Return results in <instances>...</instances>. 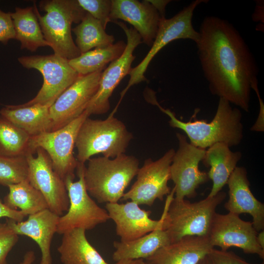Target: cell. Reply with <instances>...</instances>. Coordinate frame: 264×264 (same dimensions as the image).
Listing matches in <instances>:
<instances>
[{
  "label": "cell",
  "mask_w": 264,
  "mask_h": 264,
  "mask_svg": "<svg viewBox=\"0 0 264 264\" xmlns=\"http://www.w3.org/2000/svg\"><path fill=\"white\" fill-rule=\"evenodd\" d=\"M198 54L210 92L246 112L259 68L244 40L228 21L210 16L201 23Z\"/></svg>",
  "instance_id": "1"
},
{
  "label": "cell",
  "mask_w": 264,
  "mask_h": 264,
  "mask_svg": "<svg viewBox=\"0 0 264 264\" xmlns=\"http://www.w3.org/2000/svg\"><path fill=\"white\" fill-rule=\"evenodd\" d=\"M150 103L155 105L170 117L169 124L183 131L194 146L206 149L217 143H224L231 147L239 145L243 137L242 114L240 109L232 108L226 100L220 98L216 114L210 122L205 120L183 122L177 119L169 109H165L157 102L154 95L150 96Z\"/></svg>",
  "instance_id": "2"
},
{
  "label": "cell",
  "mask_w": 264,
  "mask_h": 264,
  "mask_svg": "<svg viewBox=\"0 0 264 264\" xmlns=\"http://www.w3.org/2000/svg\"><path fill=\"white\" fill-rule=\"evenodd\" d=\"M85 167L84 179L87 192L99 203H115L136 176L139 161L123 154L113 158H90Z\"/></svg>",
  "instance_id": "3"
},
{
  "label": "cell",
  "mask_w": 264,
  "mask_h": 264,
  "mask_svg": "<svg viewBox=\"0 0 264 264\" xmlns=\"http://www.w3.org/2000/svg\"><path fill=\"white\" fill-rule=\"evenodd\" d=\"M174 189L168 195L163 213V228L172 242L185 236L208 237L216 210L226 197L220 191L216 196L192 202L174 198Z\"/></svg>",
  "instance_id": "4"
},
{
  "label": "cell",
  "mask_w": 264,
  "mask_h": 264,
  "mask_svg": "<svg viewBox=\"0 0 264 264\" xmlns=\"http://www.w3.org/2000/svg\"><path fill=\"white\" fill-rule=\"evenodd\" d=\"M46 13L41 16L34 4L33 8L46 41L54 54L68 60L81 53L71 35L72 23H79L87 12L77 0H47L40 2Z\"/></svg>",
  "instance_id": "5"
},
{
  "label": "cell",
  "mask_w": 264,
  "mask_h": 264,
  "mask_svg": "<svg viewBox=\"0 0 264 264\" xmlns=\"http://www.w3.org/2000/svg\"><path fill=\"white\" fill-rule=\"evenodd\" d=\"M111 113L104 120L87 117L78 131L75 146L78 163L85 164L94 155L113 158L125 154L133 138L125 125Z\"/></svg>",
  "instance_id": "6"
},
{
  "label": "cell",
  "mask_w": 264,
  "mask_h": 264,
  "mask_svg": "<svg viewBox=\"0 0 264 264\" xmlns=\"http://www.w3.org/2000/svg\"><path fill=\"white\" fill-rule=\"evenodd\" d=\"M89 115L85 110L79 117L63 127L31 136L29 143L30 154L38 148L43 149L49 156L53 168L64 180L74 179L78 161L73 154V149L79 129Z\"/></svg>",
  "instance_id": "7"
},
{
  "label": "cell",
  "mask_w": 264,
  "mask_h": 264,
  "mask_svg": "<svg viewBox=\"0 0 264 264\" xmlns=\"http://www.w3.org/2000/svg\"><path fill=\"white\" fill-rule=\"evenodd\" d=\"M85 167V164L78 162L77 181H73L71 178L64 180L69 204L66 213L59 217L57 229L59 234L76 228L91 230L110 219L107 210L98 205L87 191L84 179Z\"/></svg>",
  "instance_id": "8"
},
{
  "label": "cell",
  "mask_w": 264,
  "mask_h": 264,
  "mask_svg": "<svg viewBox=\"0 0 264 264\" xmlns=\"http://www.w3.org/2000/svg\"><path fill=\"white\" fill-rule=\"evenodd\" d=\"M208 0H195L184 7L173 17L161 18L156 37L151 48L144 59L135 67L132 68L130 79L127 87L120 94V103L128 89L132 86L146 80L144 73L155 55L170 42L177 39H190L195 43L199 40V32L192 24L194 12L200 3Z\"/></svg>",
  "instance_id": "9"
},
{
  "label": "cell",
  "mask_w": 264,
  "mask_h": 264,
  "mask_svg": "<svg viewBox=\"0 0 264 264\" xmlns=\"http://www.w3.org/2000/svg\"><path fill=\"white\" fill-rule=\"evenodd\" d=\"M18 59L24 67L38 70L44 78L43 85L36 96L19 105L22 107L37 104L51 106L79 75L70 66L68 60L54 54L22 56Z\"/></svg>",
  "instance_id": "10"
},
{
  "label": "cell",
  "mask_w": 264,
  "mask_h": 264,
  "mask_svg": "<svg viewBox=\"0 0 264 264\" xmlns=\"http://www.w3.org/2000/svg\"><path fill=\"white\" fill-rule=\"evenodd\" d=\"M176 137L178 147L170 166V179L175 184L174 198L182 200L196 197L197 189L209 179L207 173L199 169L206 149L191 144L186 136L180 133H176Z\"/></svg>",
  "instance_id": "11"
},
{
  "label": "cell",
  "mask_w": 264,
  "mask_h": 264,
  "mask_svg": "<svg viewBox=\"0 0 264 264\" xmlns=\"http://www.w3.org/2000/svg\"><path fill=\"white\" fill-rule=\"evenodd\" d=\"M113 22L125 33L127 39L126 46L121 56L111 62L102 72L97 91L86 110L89 116L104 114L109 111L110 98L120 81L129 74L132 64L135 58L133 52L142 43L140 35L133 27L128 28L123 22Z\"/></svg>",
  "instance_id": "12"
},
{
  "label": "cell",
  "mask_w": 264,
  "mask_h": 264,
  "mask_svg": "<svg viewBox=\"0 0 264 264\" xmlns=\"http://www.w3.org/2000/svg\"><path fill=\"white\" fill-rule=\"evenodd\" d=\"M175 153L172 148L156 160L146 159L138 169L136 180L124 194L122 199L151 206L156 199L162 200L164 196L169 195L171 191L168 182L170 179V166Z\"/></svg>",
  "instance_id": "13"
},
{
  "label": "cell",
  "mask_w": 264,
  "mask_h": 264,
  "mask_svg": "<svg viewBox=\"0 0 264 264\" xmlns=\"http://www.w3.org/2000/svg\"><path fill=\"white\" fill-rule=\"evenodd\" d=\"M257 233L252 222L242 220L239 215L216 213L208 238L214 247L218 246L223 251L238 247L246 254H256L264 259V249L257 242Z\"/></svg>",
  "instance_id": "14"
},
{
  "label": "cell",
  "mask_w": 264,
  "mask_h": 264,
  "mask_svg": "<svg viewBox=\"0 0 264 264\" xmlns=\"http://www.w3.org/2000/svg\"><path fill=\"white\" fill-rule=\"evenodd\" d=\"M37 156L29 154L25 157L28 166L29 183L44 196L48 209L59 216L68 210L69 202L64 180L54 170L47 153L37 149Z\"/></svg>",
  "instance_id": "15"
},
{
  "label": "cell",
  "mask_w": 264,
  "mask_h": 264,
  "mask_svg": "<svg viewBox=\"0 0 264 264\" xmlns=\"http://www.w3.org/2000/svg\"><path fill=\"white\" fill-rule=\"evenodd\" d=\"M102 72L79 75L75 81L57 98L49 108L51 131L63 127L86 110L97 91Z\"/></svg>",
  "instance_id": "16"
},
{
  "label": "cell",
  "mask_w": 264,
  "mask_h": 264,
  "mask_svg": "<svg viewBox=\"0 0 264 264\" xmlns=\"http://www.w3.org/2000/svg\"><path fill=\"white\" fill-rule=\"evenodd\" d=\"M135 202L107 203L105 207L110 219L115 224V231L121 242L139 238L163 226V218L154 220L151 211L142 209Z\"/></svg>",
  "instance_id": "17"
},
{
  "label": "cell",
  "mask_w": 264,
  "mask_h": 264,
  "mask_svg": "<svg viewBox=\"0 0 264 264\" xmlns=\"http://www.w3.org/2000/svg\"><path fill=\"white\" fill-rule=\"evenodd\" d=\"M161 18L148 0H111V22L119 19L129 22L140 35L142 42L149 46L156 37Z\"/></svg>",
  "instance_id": "18"
},
{
  "label": "cell",
  "mask_w": 264,
  "mask_h": 264,
  "mask_svg": "<svg viewBox=\"0 0 264 264\" xmlns=\"http://www.w3.org/2000/svg\"><path fill=\"white\" fill-rule=\"evenodd\" d=\"M229 199L224 204L228 212L251 215L257 232L264 230V204L258 200L250 188L247 172L243 167H236L227 182Z\"/></svg>",
  "instance_id": "19"
},
{
  "label": "cell",
  "mask_w": 264,
  "mask_h": 264,
  "mask_svg": "<svg viewBox=\"0 0 264 264\" xmlns=\"http://www.w3.org/2000/svg\"><path fill=\"white\" fill-rule=\"evenodd\" d=\"M59 217L46 209L29 215L25 221L7 219L6 223L16 234L27 236L38 244L42 254L40 264H51V243L57 233Z\"/></svg>",
  "instance_id": "20"
},
{
  "label": "cell",
  "mask_w": 264,
  "mask_h": 264,
  "mask_svg": "<svg viewBox=\"0 0 264 264\" xmlns=\"http://www.w3.org/2000/svg\"><path fill=\"white\" fill-rule=\"evenodd\" d=\"M214 248L208 237L185 236L146 259L151 264H198Z\"/></svg>",
  "instance_id": "21"
},
{
  "label": "cell",
  "mask_w": 264,
  "mask_h": 264,
  "mask_svg": "<svg viewBox=\"0 0 264 264\" xmlns=\"http://www.w3.org/2000/svg\"><path fill=\"white\" fill-rule=\"evenodd\" d=\"M242 157L241 152H232L224 143H217L208 148L201 162L210 167L207 174L213 185L208 197H214L221 191Z\"/></svg>",
  "instance_id": "22"
},
{
  "label": "cell",
  "mask_w": 264,
  "mask_h": 264,
  "mask_svg": "<svg viewBox=\"0 0 264 264\" xmlns=\"http://www.w3.org/2000/svg\"><path fill=\"white\" fill-rule=\"evenodd\" d=\"M50 107L39 104L25 107L8 105L1 109L0 114L30 136H34L51 131Z\"/></svg>",
  "instance_id": "23"
},
{
  "label": "cell",
  "mask_w": 264,
  "mask_h": 264,
  "mask_svg": "<svg viewBox=\"0 0 264 264\" xmlns=\"http://www.w3.org/2000/svg\"><path fill=\"white\" fill-rule=\"evenodd\" d=\"M57 250L63 264H109L90 243L83 229L63 234Z\"/></svg>",
  "instance_id": "24"
},
{
  "label": "cell",
  "mask_w": 264,
  "mask_h": 264,
  "mask_svg": "<svg viewBox=\"0 0 264 264\" xmlns=\"http://www.w3.org/2000/svg\"><path fill=\"white\" fill-rule=\"evenodd\" d=\"M172 243L167 231L160 226L153 231L139 238L129 242H115V249L112 259L122 260L147 259L160 248Z\"/></svg>",
  "instance_id": "25"
},
{
  "label": "cell",
  "mask_w": 264,
  "mask_h": 264,
  "mask_svg": "<svg viewBox=\"0 0 264 264\" xmlns=\"http://www.w3.org/2000/svg\"><path fill=\"white\" fill-rule=\"evenodd\" d=\"M16 38L21 49L35 51L39 47L49 46L45 40L33 7H16L11 13Z\"/></svg>",
  "instance_id": "26"
},
{
  "label": "cell",
  "mask_w": 264,
  "mask_h": 264,
  "mask_svg": "<svg viewBox=\"0 0 264 264\" xmlns=\"http://www.w3.org/2000/svg\"><path fill=\"white\" fill-rule=\"evenodd\" d=\"M126 44L120 41L107 46L95 48L68 60L70 66L80 75L102 71L109 63L121 56Z\"/></svg>",
  "instance_id": "27"
},
{
  "label": "cell",
  "mask_w": 264,
  "mask_h": 264,
  "mask_svg": "<svg viewBox=\"0 0 264 264\" xmlns=\"http://www.w3.org/2000/svg\"><path fill=\"white\" fill-rule=\"evenodd\" d=\"M7 187L9 193L4 198V203L9 208H18L26 216L48 209L44 196L28 179Z\"/></svg>",
  "instance_id": "28"
},
{
  "label": "cell",
  "mask_w": 264,
  "mask_h": 264,
  "mask_svg": "<svg viewBox=\"0 0 264 264\" xmlns=\"http://www.w3.org/2000/svg\"><path fill=\"white\" fill-rule=\"evenodd\" d=\"M72 31L76 36V45L81 54L94 47L107 46L114 41L113 36L106 32L101 22L88 12Z\"/></svg>",
  "instance_id": "29"
},
{
  "label": "cell",
  "mask_w": 264,
  "mask_h": 264,
  "mask_svg": "<svg viewBox=\"0 0 264 264\" xmlns=\"http://www.w3.org/2000/svg\"><path fill=\"white\" fill-rule=\"evenodd\" d=\"M30 136L0 115V156L14 157L30 154Z\"/></svg>",
  "instance_id": "30"
},
{
  "label": "cell",
  "mask_w": 264,
  "mask_h": 264,
  "mask_svg": "<svg viewBox=\"0 0 264 264\" xmlns=\"http://www.w3.org/2000/svg\"><path fill=\"white\" fill-rule=\"evenodd\" d=\"M28 166L25 156H0V184L8 186L28 179Z\"/></svg>",
  "instance_id": "31"
},
{
  "label": "cell",
  "mask_w": 264,
  "mask_h": 264,
  "mask_svg": "<svg viewBox=\"0 0 264 264\" xmlns=\"http://www.w3.org/2000/svg\"><path fill=\"white\" fill-rule=\"evenodd\" d=\"M79 5L95 19L99 21L106 28L111 22L110 13L111 8L110 0H77Z\"/></svg>",
  "instance_id": "32"
},
{
  "label": "cell",
  "mask_w": 264,
  "mask_h": 264,
  "mask_svg": "<svg viewBox=\"0 0 264 264\" xmlns=\"http://www.w3.org/2000/svg\"><path fill=\"white\" fill-rule=\"evenodd\" d=\"M18 241V235L7 223H0V264H7V256Z\"/></svg>",
  "instance_id": "33"
},
{
  "label": "cell",
  "mask_w": 264,
  "mask_h": 264,
  "mask_svg": "<svg viewBox=\"0 0 264 264\" xmlns=\"http://www.w3.org/2000/svg\"><path fill=\"white\" fill-rule=\"evenodd\" d=\"M206 258L208 264H254L245 261L233 252L214 248L208 253Z\"/></svg>",
  "instance_id": "34"
},
{
  "label": "cell",
  "mask_w": 264,
  "mask_h": 264,
  "mask_svg": "<svg viewBox=\"0 0 264 264\" xmlns=\"http://www.w3.org/2000/svg\"><path fill=\"white\" fill-rule=\"evenodd\" d=\"M15 38L11 13H5L0 9V42L6 44L9 40Z\"/></svg>",
  "instance_id": "35"
},
{
  "label": "cell",
  "mask_w": 264,
  "mask_h": 264,
  "mask_svg": "<svg viewBox=\"0 0 264 264\" xmlns=\"http://www.w3.org/2000/svg\"><path fill=\"white\" fill-rule=\"evenodd\" d=\"M26 216H27L20 210L9 208L0 200V218L4 217L20 222L22 221Z\"/></svg>",
  "instance_id": "36"
},
{
  "label": "cell",
  "mask_w": 264,
  "mask_h": 264,
  "mask_svg": "<svg viewBox=\"0 0 264 264\" xmlns=\"http://www.w3.org/2000/svg\"><path fill=\"white\" fill-rule=\"evenodd\" d=\"M253 90L256 93V95L259 99V102L260 104V110L258 118L256 122L252 127L251 130L257 132H263L264 131V105L262 99L261 98L258 87L254 88Z\"/></svg>",
  "instance_id": "37"
},
{
  "label": "cell",
  "mask_w": 264,
  "mask_h": 264,
  "mask_svg": "<svg viewBox=\"0 0 264 264\" xmlns=\"http://www.w3.org/2000/svg\"><path fill=\"white\" fill-rule=\"evenodd\" d=\"M157 10L161 17H165V7L170 0H148Z\"/></svg>",
  "instance_id": "38"
},
{
  "label": "cell",
  "mask_w": 264,
  "mask_h": 264,
  "mask_svg": "<svg viewBox=\"0 0 264 264\" xmlns=\"http://www.w3.org/2000/svg\"><path fill=\"white\" fill-rule=\"evenodd\" d=\"M262 11H264V5H262V2H257V5L254 13V20L262 21Z\"/></svg>",
  "instance_id": "39"
},
{
  "label": "cell",
  "mask_w": 264,
  "mask_h": 264,
  "mask_svg": "<svg viewBox=\"0 0 264 264\" xmlns=\"http://www.w3.org/2000/svg\"><path fill=\"white\" fill-rule=\"evenodd\" d=\"M35 260L34 252L32 250L28 251L25 254L23 259L20 264H33Z\"/></svg>",
  "instance_id": "40"
},
{
  "label": "cell",
  "mask_w": 264,
  "mask_h": 264,
  "mask_svg": "<svg viewBox=\"0 0 264 264\" xmlns=\"http://www.w3.org/2000/svg\"><path fill=\"white\" fill-rule=\"evenodd\" d=\"M114 264H146L143 259L122 260L116 262Z\"/></svg>",
  "instance_id": "41"
},
{
  "label": "cell",
  "mask_w": 264,
  "mask_h": 264,
  "mask_svg": "<svg viewBox=\"0 0 264 264\" xmlns=\"http://www.w3.org/2000/svg\"><path fill=\"white\" fill-rule=\"evenodd\" d=\"M256 239L259 245L264 249V230L258 232Z\"/></svg>",
  "instance_id": "42"
},
{
  "label": "cell",
  "mask_w": 264,
  "mask_h": 264,
  "mask_svg": "<svg viewBox=\"0 0 264 264\" xmlns=\"http://www.w3.org/2000/svg\"><path fill=\"white\" fill-rule=\"evenodd\" d=\"M198 264H208L206 256L200 260Z\"/></svg>",
  "instance_id": "43"
},
{
  "label": "cell",
  "mask_w": 264,
  "mask_h": 264,
  "mask_svg": "<svg viewBox=\"0 0 264 264\" xmlns=\"http://www.w3.org/2000/svg\"><path fill=\"white\" fill-rule=\"evenodd\" d=\"M146 264H150L149 263H148L147 262H146Z\"/></svg>",
  "instance_id": "44"
}]
</instances>
